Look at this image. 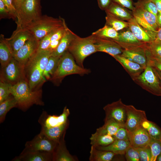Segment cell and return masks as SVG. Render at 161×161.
I'll return each mask as SVG.
<instances>
[{"instance_id": "8", "label": "cell", "mask_w": 161, "mask_h": 161, "mask_svg": "<svg viewBox=\"0 0 161 161\" xmlns=\"http://www.w3.org/2000/svg\"><path fill=\"white\" fill-rule=\"evenodd\" d=\"M126 105L121 99L108 104L103 108L105 113L104 120H112L125 126L126 119Z\"/></svg>"}, {"instance_id": "49", "label": "cell", "mask_w": 161, "mask_h": 161, "mask_svg": "<svg viewBox=\"0 0 161 161\" xmlns=\"http://www.w3.org/2000/svg\"><path fill=\"white\" fill-rule=\"evenodd\" d=\"M112 2L116 3L125 7L133 11L134 9V2L132 0H112Z\"/></svg>"}, {"instance_id": "43", "label": "cell", "mask_w": 161, "mask_h": 161, "mask_svg": "<svg viewBox=\"0 0 161 161\" xmlns=\"http://www.w3.org/2000/svg\"><path fill=\"white\" fill-rule=\"evenodd\" d=\"M55 31L49 33L38 41L37 51L48 50L51 42V39L52 36Z\"/></svg>"}, {"instance_id": "37", "label": "cell", "mask_w": 161, "mask_h": 161, "mask_svg": "<svg viewBox=\"0 0 161 161\" xmlns=\"http://www.w3.org/2000/svg\"><path fill=\"white\" fill-rule=\"evenodd\" d=\"M61 56H55L52 55L45 68L43 73V76L47 79L50 78L55 72Z\"/></svg>"}, {"instance_id": "4", "label": "cell", "mask_w": 161, "mask_h": 161, "mask_svg": "<svg viewBox=\"0 0 161 161\" xmlns=\"http://www.w3.org/2000/svg\"><path fill=\"white\" fill-rule=\"evenodd\" d=\"M90 72L89 69L78 65L72 55L67 50L61 56L52 79L56 81H61L64 77L68 75L78 74L83 76L89 73Z\"/></svg>"}, {"instance_id": "41", "label": "cell", "mask_w": 161, "mask_h": 161, "mask_svg": "<svg viewBox=\"0 0 161 161\" xmlns=\"http://www.w3.org/2000/svg\"><path fill=\"white\" fill-rule=\"evenodd\" d=\"M125 156L127 161H139L140 158L137 148L130 145L126 150Z\"/></svg>"}, {"instance_id": "50", "label": "cell", "mask_w": 161, "mask_h": 161, "mask_svg": "<svg viewBox=\"0 0 161 161\" xmlns=\"http://www.w3.org/2000/svg\"><path fill=\"white\" fill-rule=\"evenodd\" d=\"M98 6L102 10H106L112 2V0H97Z\"/></svg>"}, {"instance_id": "47", "label": "cell", "mask_w": 161, "mask_h": 161, "mask_svg": "<svg viewBox=\"0 0 161 161\" xmlns=\"http://www.w3.org/2000/svg\"><path fill=\"white\" fill-rule=\"evenodd\" d=\"M12 16V19L16 21L17 11L15 6L13 0H2Z\"/></svg>"}, {"instance_id": "5", "label": "cell", "mask_w": 161, "mask_h": 161, "mask_svg": "<svg viewBox=\"0 0 161 161\" xmlns=\"http://www.w3.org/2000/svg\"><path fill=\"white\" fill-rule=\"evenodd\" d=\"M41 0H24L17 13V27L25 28L39 18L41 14Z\"/></svg>"}, {"instance_id": "56", "label": "cell", "mask_w": 161, "mask_h": 161, "mask_svg": "<svg viewBox=\"0 0 161 161\" xmlns=\"http://www.w3.org/2000/svg\"><path fill=\"white\" fill-rule=\"evenodd\" d=\"M154 70L161 81V72L158 69L154 67Z\"/></svg>"}, {"instance_id": "12", "label": "cell", "mask_w": 161, "mask_h": 161, "mask_svg": "<svg viewBox=\"0 0 161 161\" xmlns=\"http://www.w3.org/2000/svg\"><path fill=\"white\" fill-rule=\"evenodd\" d=\"M38 41L33 37L14 55V58L21 65L30 61L37 52Z\"/></svg>"}, {"instance_id": "52", "label": "cell", "mask_w": 161, "mask_h": 161, "mask_svg": "<svg viewBox=\"0 0 161 161\" xmlns=\"http://www.w3.org/2000/svg\"><path fill=\"white\" fill-rule=\"evenodd\" d=\"M24 0H13L14 5L17 10V13L20 9Z\"/></svg>"}, {"instance_id": "11", "label": "cell", "mask_w": 161, "mask_h": 161, "mask_svg": "<svg viewBox=\"0 0 161 161\" xmlns=\"http://www.w3.org/2000/svg\"><path fill=\"white\" fill-rule=\"evenodd\" d=\"M70 114L69 110L66 106L59 116L48 115L46 112H43L39 118L38 122L41 128H49L59 126L68 120V117Z\"/></svg>"}, {"instance_id": "40", "label": "cell", "mask_w": 161, "mask_h": 161, "mask_svg": "<svg viewBox=\"0 0 161 161\" xmlns=\"http://www.w3.org/2000/svg\"><path fill=\"white\" fill-rule=\"evenodd\" d=\"M149 145L151 153V161H156L157 157L161 153V140L151 139Z\"/></svg>"}, {"instance_id": "53", "label": "cell", "mask_w": 161, "mask_h": 161, "mask_svg": "<svg viewBox=\"0 0 161 161\" xmlns=\"http://www.w3.org/2000/svg\"><path fill=\"white\" fill-rule=\"evenodd\" d=\"M155 4L159 13L161 11V0H151Z\"/></svg>"}, {"instance_id": "14", "label": "cell", "mask_w": 161, "mask_h": 161, "mask_svg": "<svg viewBox=\"0 0 161 161\" xmlns=\"http://www.w3.org/2000/svg\"><path fill=\"white\" fill-rule=\"evenodd\" d=\"M33 37L26 28L17 27L12 35L6 38L13 50L14 55L30 39Z\"/></svg>"}, {"instance_id": "2", "label": "cell", "mask_w": 161, "mask_h": 161, "mask_svg": "<svg viewBox=\"0 0 161 161\" xmlns=\"http://www.w3.org/2000/svg\"><path fill=\"white\" fill-rule=\"evenodd\" d=\"M68 51L72 54L76 63L84 67L83 62L88 56L97 52L95 38L92 35L81 38L75 34Z\"/></svg>"}, {"instance_id": "10", "label": "cell", "mask_w": 161, "mask_h": 161, "mask_svg": "<svg viewBox=\"0 0 161 161\" xmlns=\"http://www.w3.org/2000/svg\"><path fill=\"white\" fill-rule=\"evenodd\" d=\"M126 119L125 127L131 133L141 126L147 118L145 111L137 109L132 105H126Z\"/></svg>"}, {"instance_id": "7", "label": "cell", "mask_w": 161, "mask_h": 161, "mask_svg": "<svg viewBox=\"0 0 161 161\" xmlns=\"http://www.w3.org/2000/svg\"><path fill=\"white\" fill-rule=\"evenodd\" d=\"M134 9L132 14L137 22L145 30L157 32L160 28L158 26L157 17L140 5L134 3Z\"/></svg>"}, {"instance_id": "26", "label": "cell", "mask_w": 161, "mask_h": 161, "mask_svg": "<svg viewBox=\"0 0 161 161\" xmlns=\"http://www.w3.org/2000/svg\"><path fill=\"white\" fill-rule=\"evenodd\" d=\"M69 124V120L60 126L49 128H41L40 132L50 139L58 143L63 134L66 133Z\"/></svg>"}, {"instance_id": "19", "label": "cell", "mask_w": 161, "mask_h": 161, "mask_svg": "<svg viewBox=\"0 0 161 161\" xmlns=\"http://www.w3.org/2000/svg\"><path fill=\"white\" fill-rule=\"evenodd\" d=\"M113 57L122 66L133 80L138 77L145 68L140 65L118 55Z\"/></svg>"}, {"instance_id": "45", "label": "cell", "mask_w": 161, "mask_h": 161, "mask_svg": "<svg viewBox=\"0 0 161 161\" xmlns=\"http://www.w3.org/2000/svg\"><path fill=\"white\" fill-rule=\"evenodd\" d=\"M129 133L125 127H122L120 128L113 136L115 140L129 141Z\"/></svg>"}, {"instance_id": "9", "label": "cell", "mask_w": 161, "mask_h": 161, "mask_svg": "<svg viewBox=\"0 0 161 161\" xmlns=\"http://www.w3.org/2000/svg\"><path fill=\"white\" fill-rule=\"evenodd\" d=\"M58 143L49 138L40 132L31 140L25 143V148L30 151L54 152Z\"/></svg>"}, {"instance_id": "44", "label": "cell", "mask_w": 161, "mask_h": 161, "mask_svg": "<svg viewBox=\"0 0 161 161\" xmlns=\"http://www.w3.org/2000/svg\"><path fill=\"white\" fill-rule=\"evenodd\" d=\"M10 84L1 81L0 82V103L6 99L11 94Z\"/></svg>"}, {"instance_id": "55", "label": "cell", "mask_w": 161, "mask_h": 161, "mask_svg": "<svg viewBox=\"0 0 161 161\" xmlns=\"http://www.w3.org/2000/svg\"><path fill=\"white\" fill-rule=\"evenodd\" d=\"M158 24L159 27H161V14L159 13L157 17Z\"/></svg>"}, {"instance_id": "54", "label": "cell", "mask_w": 161, "mask_h": 161, "mask_svg": "<svg viewBox=\"0 0 161 161\" xmlns=\"http://www.w3.org/2000/svg\"><path fill=\"white\" fill-rule=\"evenodd\" d=\"M155 40L161 41V27L157 31Z\"/></svg>"}, {"instance_id": "30", "label": "cell", "mask_w": 161, "mask_h": 161, "mask_svg": "<svg viewBox=\"0 0 161 161\" xmlns=\"http://www.w3.org/2000/svg\"><path fill=\"white\" fill-rule=\"evenodd\" d=\"M90 140L91 145L95 147L107 146L115 140L112 136L100 134L96 132L92 134Z\"/></svg>"}, {"instance_id": "39", "label": "cell", "mask_w": 161, "mask_h": 161, "mask_svg": "<svg viewBox=\"0 0 161 161\" xmlns=\"http://www.w3.org/2000/svg\"><path fill=\"white\" fill-rule=\"evenodd\" d=\"M135 3L140 5L157 17L159 13L158 10L155 4L151 0H138Z\"/></svg>"}, {"instance_id": "33", "label": "cell", "mask_w": 161, "mask_h": 161, "mask_svg": "<svg viewBox=\"0 0 161 161\" xmlns=\"http://www.w3.org/2000/svg\"><path fill=\"white\" fill-rule=\"evenodd\" d=\"M141 126L146 130L151 139L161 140V128L156 123L147 119L142 123Z\"/></svg>"}, {"instance_id": "36", "label": "cell", "mask_w": 161, "mask_h": 161, "mask_svg": "<svg viewBox=\"0 0 161 161\" xmlns=\"http://www.w3.org/2000/svg\"><path fill=\"white\" fill-rule=\"evenodd\" d=\"M106 13V24L111 27L118 32L128 28V22L121 20L107 12Z\"/></svg>"}, {"instance_id": "35", "label": "cell", "mask_w": 161, "mask_h": 161, "mask_svg": "<svg viewBox=\"0 0 161 161\" xmlns=\"http://www.w3.org/2000/svg\"><path fill=\"white\" fill-rule=\"evenodd\" d=\"M13 96V95H12ZM18 106L17 102L13 96H9L0 103V122L4 121L7 113L12 108Z\"/></svg>"}, {"instance_id": "3", "label": "cell", "mask_w": 161, "mask_h": 161, "mask_svg": "<svg viewBox=\"0 0 161 161\" xmlns=\"http://www.w3.org/2000/svg\"><path fill=\"white\" fill-rule=\"evenodd\" d=\"M65 22V20L61 17L56 18L44 15L25 28L39 41L49 33L62 26Z\"/></svg>"}, {"instance_id": "15", "label": "cell", "mask_w": 161, "mask_h": 161, "mask_svg": "<svg viewBox=\"0 0 161 161\" xmlns=\"http://www.w3.org/2000/svg\"><path fill=\"white\" fill-rule=\"evenodd\" d=\"M146 47L132 46L123 48L120 55L124 57L136 62L145 68L147 64Z\"/></svg>"}, {"instance_id": "23", "label": "cell", "mask_w": 161, "mask_h": 161, "mask_svg": "<svg viewBox=\"0 0 161 161\" xmlns=\"http://www.w3.org/2000/svg\"><path fill=\"white\" fill-rule=\"evenodd\" d=\"M14 58L12 49L3 34L0 35V62L1 66L4 67Z\"/></svg>"}, {"instance_id": "28", "label": "cell", "mask_w": 161, "mask_h": 161, "mask_svg": "<svg viewBox=\"0 0 161 161\" xmlns=\"http://www.w3.org/2000/svg\"><path fill=\"white\" fill-rule=\"evenodd\" d=\"M30 61L28 83L30 89L32 90L41 81L44 79L38 64L32 58Z\"/></svg>"}, {"instance_id": "22", "label": "cell", "mask_w": 161, "mask_h": 161, "mask_svg": "<svg viewBox=\"0 0 161 161\" xmlns=\"http://www.w3.org/2000/svg\"><path fill=\"white\" fill-rule=\"evenodd\" d=\"M19 63L14 58L4 68V74L8 81L15 82L20 77L21 70Z\"/></svg>"}, {"instance_id": "48", "label": "cell", "mask_w": 161, "mask_h": 161, "mask_svg": "<svg viewBox=\"0 0 161 161\" xmlns=\"http://www.w3.org/2000/svg\"><path fill=\"white\" fill-rule=\"evenodd\" d=\"M13 18L12 16L2 0H0V19Z\"/></svg>"}, {"instance_id": "51", "label": "cell", "mask_w": 161, "mask_h": 161, "mask_svg": "<svg viewBox=\"0 0 161 161\" xmlns=\"http://www.w3.org/2000/svg\"><path fill=\"white\" fill-rule=\"evenodd\" d=\"M60 40H53L51 41L48 48V50L52 52H54L58 47Z\"/></svg>"}, {"instance_id": "1", "label": "cell", "mask_w": 161, "mask_h": 161, "mask_svg": "<svg viewBox=\"0 0 161 161\" xmlns=\"http://www.w3.org/2000/svg\"><path fill=\"white\" fill-rule=\"evenodd\" d=\"M11 94L17 102L18 106L23 109H25L33 104L42 105L39 92L31 89L29 83L24 80H21L9 86Z\"/></svg>"}, {"instance_id": "21", "label": "cell", "mask_w": 161, "mask_h": 161, "mask_svg": "<svg viewBox=\"0 0 161 161\" xmlns=\"http://www.w3.org/2000/svg\"><path fill=\"white\" fill-rule=\"evenodd\" d=\"M66 133L61 138L53 153V161H76L75 157L72 155L67 150L64 140Z\"/></svg>"}, {"instance_id": "13", "label": "cell", "mask_w": 161, "mask_h": 161, "mask_svg": "<svg viewBox=\"0 0 161 161\" xmlns=\"http://www.w3.org/2000/svg\"><path fill=\"white\" fill-rule=\"evenodd\" d=\"M128 28L140 42L149 44L154 41L157 32L147 30L141 27L133 17L127 21Z\"/></svg>"}, {"instance_id": "42", "label": "cell", "mask_w": 161, "mask_h": 161, "mask_svg": "<svg viewBox=\"0 0 161 161\" xmlns=\"http://www.w3.org/2000/svg\"><path fill=\"white\" fill-rule=\"evenodd\" d=\"M136 148L139 152L140 161H151V153L149 145Z\"/></svg>"}, {"instance_id": "16", "label": "cell", "mask_w": 161, "mask_h": 161, "mask_svg": "<svg viewBox=\"0 0 161 161\" xmlns=\"http://www.w3.org/2000/svg\"><path fill=\"white\" fill-rule=\"evenodd\" d=\"M93 35L94 37L95 44L97 52H105L112 57L120 55L122 53L123 49L116 41Z\"/></svg>"}, {"instance_id": "18", "label": "cell", "mask_w": 161, "mask_h": 161, "mask_svg": "<svg viewBox=\"0 0 161 161\" xmlns=\"http://www.w3.org/2000/svg\"><path fill=\"white\" fill-rule=\"evenodd\" d=\"M151 140L147 132L141 126L129 134V141L130 145L136 148L149 145Z\"/></svg>"}, {"instance_id": "24", "label": "cell", "mask_w": 161, "mask_h": 161, "mask_svg": "<svg viewBox=\"0 0 161 161\" xmlns=\"http://www.w3.org/2000/svg\"><path fill=\"white\" fill-rule=\"evenodd\" d=\"M114 17L123 21H128L133 17L132 11L116 3L112 2L105 11Z\"/></svg>"}, {"instance_id": "38", "label": "cell", "mask_w": 161, "mask_h": 161, "mask_svg": "<svg viewBox=\"0 0 161 161\" xmlns=\"http://www.w3.org/2000/svg\"><path fill=\"white\" fill-rule=\"evenodd\" d=\"M146 49L153 58L161 60V41L155 40L147 44Z\"/></svg>"}, {"instance_id": "25", "label": "cell", "mask_w": 161, "mask_h": 161, "mask_svg": "<svg viewBox=\"0 0 161 161\" xmlns=\"http://www.w3.org/2000/svg\"><path fill=\"white\" fill-rule=\"evenodd\" d=\"M75 33L67 26L65 32L61 39L59 45L53 52L52 55L55 56H61L68 50Z\"/></svg>"}, {"instance_id": "57", "label": "cell", "mask_w": 161, "mask_h": 161, "mask_svg": "<svg viewBox=\"0 0 161 161\" xmlns=\"http://www.w3.org/2000/svg\"><path fill=\"white\" fill-rule=\"evenodd\" d=\"M156 161H161V153L157 157Z\"/></svg>"}, {"instance_id": "32", "label": "cell", "mask_w": 161, "mask_h": 161, "mask_svg": "<svg viewBox=\"0 0 161 161\" xmlns=\"http://www.w3.org/2000/svg\"><path fill=\"white\" fill-rule=\"evenodd\" d=\"M92 34L98 37L115 41L118 39L119 32L105 24L103 27L93 32Z\"/></svg>"}, {"instance_id": "31", "label": "cell", "mask_w": 161, "mask_h": 161, "mask_svg": "<svg viewBox=\"0 0 161 161\" xmlns=\"http://www.w3.org/2000/svg\"><path fill=\"white\" fill-rule=\"evenodd\" d=\"M104 125L97 129L96 132L100 134L113 136L120 127H125L112 120H104Z\"/></svg>"}, {"instance_id": "29", "label": "cell", "mask_w": 161, "mask_h": 161, "mask_svg": "<svg viewBox=\"0 0 161 161\" xmlns=\"http://www.w3.org/2000/svg\"><path fill=\"white\" fill-rule=\"evenodd\" d=\"M115 155L112 152L99 150L91 145L89 159L90 161H110Z\"/></svg>"}, {"instance_id": "27", "label": "cell", "mask_w": 161, "mask_h": 161, "mask_svg": "<svg viewBox=\"0 0 161 161\" xmlns=\"http://www.w3.org/2000/svg\"><path fill=\"white\" fill-rule=\"evenodd\" d=\"M130 145L128 141L115 140L112 143L107 146L95 147L98 149L110 151L118 155L125 154Z\"/></svg>"}, {"instance_id": "58", "label": "cell", "mask_w": 161, "mask_h": 161, "mask_svg": "<svg viewBox=\"0 0 161 161\" xmlns=\"http://www.w3.org/2000/svg\"><path fill=\"white\" fill-rule=\"evenodd\" d=\"M159 13L161 14V11L159 12Z\"/></svg>"}, {"instance_id": "17", "label": "cell", "mask_w": 161, "mask_h": 161, "mask_svg": "<svg viewBox=\"0 0 161 161\" xmlns=\"http://www.w3.org/2000/svg\"><path fill=\"white\" fill-rule=\"evenodd\" d=\"M53 159V153L30 151L24 148L20 155L15 157L12 161H51Z\"/></svg>"}, {"instance_id": "46", "label": "cell", "mask_w": 161, "mask_h": 161, "mask_svg": "<svg viewBox=\"0 0 161 161\" xmlns=\"http://www.w3.org/2000/svg\"><path fill=\"white\" fill-rule=\"evenodd\" d=\"M147 64L159 70L161 72V60L153 58L146 49Z\"/></svg>"}, {"instance_id": "6", "label": "cell", "mask_w": 161, "mask_h": 161, "mask_svg": "<svg viewBox=\"0 0 161 161\" xmlns=\"http://www.w3.org/2000/svg\"><path fill=\"white\" fill-rule=\"evenodd\" d=\"M133 81L149 93L161 96V81L151 65L147 64L143 72Z\"/></svg>"}, {"instance_id": "20", "label": "cell", "mask_w": 161, "mask_h": 161, "mask_svg": "<svg viewBox=\"0 0 161 161\" xmlns=\"http://www.w3.org/2000/svg\"><path fill=\"white\" fill-rule=\"evenodd\" d=\"M114 41L118 43L123 49L132 46L146 47L147 45V44L139 41L129 28L127 30L119 32L118 39Z\"/></svg>"}, {"instance_id": "34", "label": "cell", "mask_w": 161, "mask_h": 161, "mask_svg": "<svg viewBox=\"0 0 161 161\" xmlns=\"http://www.w3.org/2000/svg\"><path fill=\"white\" fill-rule=\"evenodd\" d=\"M52 53V52L48 49L37 51L32 57L37 63L43 75L44 70Z\"/></svg>"}]
</instances>
